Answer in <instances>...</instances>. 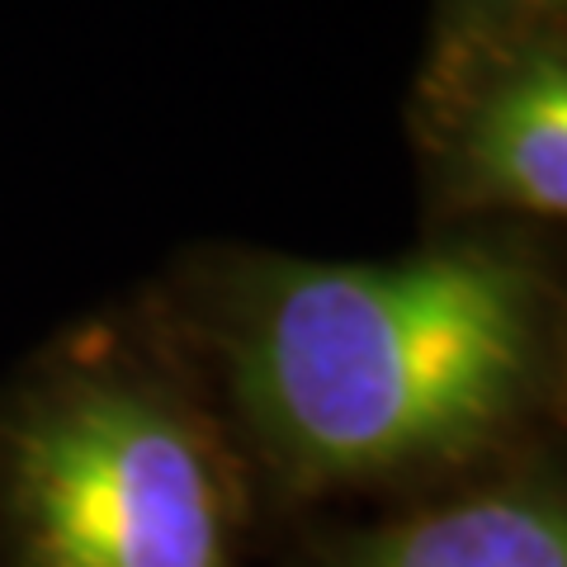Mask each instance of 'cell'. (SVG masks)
<instances>
[{"mask_svg":"<svg viewBox=\"0 0 567 567\" xmlns=\"http://www.w3.org/2000/svg\"><path fill=\"white\" fill-rule=\"evenodd\" d=\"M147 293L275 525L416 502L563 431L567 312L544 233L450 227L398 260L204 246Z\"/></svg>","mask_w":567,"mask_h":567,"instance_id":"obj_1","label":"cell"},{"mask_svg":"<svg viewBox=\"0 0 567 567\" xmlns=\"http://www.w3.org/2000/svg\"><path fill=\"white\" fill-rule=\"evenodd\" d=\"M270 506L152 293L0 383V567H270Z\"/></svg>","mask_w":567,"mask_h":567,"instance_id":"obj_2","label":"cell"},{"mask_svg":"<svg viewBox=\"0 0 567 567\" xmlns=\"http://www.w3.org/2000/svg\"><path fill=\"white\" fill-rule=\"evenodd\" d=\"M412 137L425 218L544 233L567 213V43L563 24L431 39Z\"/></svg>","mask_w":567,"mask_h":567,"instance_id":"obj_3","label":"cell"},{"mask_svg":"<svg viewBox=\"0 0 567 567\" xmlns=\"http://www.w3.org/2000/svg\"><path fill=\"white\" fill-rule=\"evenodd\" d=\"M270 567H567L563 440L364 520H284Z\"/></svg>","mask_w":567,"mask_h":567,"instance_id":"obj_4","label":"cell"},{"mask_svg":"<svg viewBox=\"0 0 567 567\" xmlns=\"http://www.w3.org/2000/svg\"><path fill=\"white\" fill-rule=\"evenodd\" d=\"M563 24V0H435L431 39H477V33H525Z\"/></svg>","mask_w":567,"mask_h":567,"instance_id":"obj_5","label":"cell"}]
</instances>
